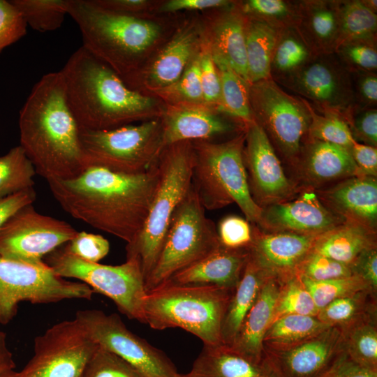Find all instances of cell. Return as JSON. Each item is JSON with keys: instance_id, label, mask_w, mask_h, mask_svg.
Instances as JSON below:
<instances>
[{"instance_id": "cell-59", "label": "cell", "mask_w": 377, "mask_h": 377, "mask_svg": "<svg viewBox=\"0 0 377 377\" xmlns=\"http://www.w3.org/2000/svg\"><path fill=\"white\" fill-rule=\"evenodd\" d=\"M234 3V1L227 0H170L161 6L160 10L171 13L182 10L223 9L230 7Z\"/></svg>"}, {"instance_id": "cell-1", "label": "cell", "mask_w": 377, "mask_h": 377, "mask_svg": "<svg viewBox=\"0 0 377 377\" xmlns=\"http://www.w3.org/2000/svg\"><path fill=\"white\" fill-rule=\"evenodd\" d=\"M158 179L156 163L135 174L88 166L75 177L47 183L55 200L72 217L128 244L142 228Z\"/></svg>"}, {"instance_id": "cell-50", "label": "cell", "mask_w": 377, "mask_h": 377, "mask_svg": "<svg viewBox=\"0 0 377 377\" xmlns=\"http://www.w3.org/2000/svg\"><path fill=\"white\" fill-rule=\"evenodd\" d=\"M64 248L71 254L83 260L99 263L109 253L110 243L101 235L77 231Z\"/></svg>"}, {"instance_id": "cell-47", "label": "cell", "mask_w": 377, "mask_h": 377, "mask_svg": "<svg viewBox=\"0 0 377 377\" xmlns=\"http://www.w3.org/2000/svg\"><path fill=\"white\" fill-rule=\"evenodd\" d=\"M297 275L313 281L353 276L350 266L327 256L310 251L299 265Z\"/></svg>"}, {"instance_id": "cell-58", "label": "cell", "mask_w": 377, "mask_h": 377, "mask_svg": "<svg viewBox=\"0 0 377 377\" xmlns=\"http://www.w3.org/2000/svg\"><path fill=\"white\" fill-rule=\"evenodd\" d=\"M105 10L125 15L141 17L148 10L151 1L147 0H91Z\"/></svg>"}, {"instance_id": "cell-17", "label": "cell", "mask_w": 377, "mask_h": 377, "mask_svg": "<svg viewBox=\"0 0 377 377\" xmlns=\"http://www.w3.org/2000/svg\"><path fill=\"white\" fill-rule=\"evenodd\" d=\"M244 161L251 195L262 208L289 200L298 193L285 174L276 150L254 120L246 124Z\"/></svg>"}, {"instance_id": "cell-16", "label": "cell", "mask_w": 377, "mask_h": 377, "mask_svg": "<svg viewBox=\"0 0 377 377\" xmlns=\"http://www.w3.org/2000/svg\"><path fill=\"white\" fill-rule=\"evenodd\" d=\"M77 232L66 221L41 214L29 205L17 212L0 230V256L30 264L41 263Z\"/></svg>"}, {"instance_id": "cell-53", "label": "cell", "mask_w": 377, "mask_h": 377, "mask_svg": "<svg viewBox=\"0 0 377 377\" xmlns=\"http://www.w3.org/2000/svg\"><path fill=\"white\" fill-rule=\"evenodd\" d=\"M27 27L10 1L0 0V52L26 35Z\"/></svg>"}, {"instance_id": "cell-32", "label": "cell", "mask_w": 377, "mask_h": 377, "mask_svg": "<svg viewBox=\"0 0 377 377\" xmlns=\"http://www.w3.org/2000/svg\"><path fill=\"white\" fill-rule=\"evenodd\" d=\"M278 32L263 22L246 17V55L249 84L271 78V61Z\"/></svg>"}, {"instance_id": "cell-2", "label": "cell", "mask_w": 377, "mask_h": 377, "mask_svg": "<svg viewBox=\"0 0 377 377\" xmlns=\"http://www.w3.org/2000/svg\"><path fill=\"white\" fill-rule=\"evenodd\" d=\"M20 146L47 182L77 177L85 169L80 128L68 105L60 71L34 86L20 112Z\"/></svg>"}, {"instance_id": "cell-37", "label": "cell", "mask_w": 377, "mask_h": 377, "mask_svg": "<svg viewBox=\"0 0 377 377\" xmlns=\"http://www.w3.org/2000/svg\"><path fill=\"white\" fill-rule=\"evenodd\" d=\"M313 56L295 27L279 30L271 61L274 80L296 71Z\"/></svg>"}, {"instance_id": "cell-18", "label": "cell", "mask_w": 377, "mask_h": 377, "mask_svg": "<svg viewBox=\"0 0 377 377\" xmlns=\"http://www.w3.org/2000/svg\"><path fill=\"white\" fill-rule=\"evenodd\" d=\"M345 221L325 207L313 188L263 207L256 226L265 232L319 236Z\"/></svg>"}, {"instance_id": "cell-46", "label": "cell", "mask_w": 377, "mask_h": 377, "mask_svg": "<svg viewBox=\"0 0 377 377\" xmlns=\"http://www.w3.org/2000/svg\"><path fill=\"white\" fill-rule=\"evenodd\" d=\"M80 377L146 376L121 357L98 346Z\"/></svg>"}, {"instance_id": "cell-22", "label": "cell", "mask_w": 377, "mask_h": 377, "mask_svg": "<svg viewBox=\"0 0 377 377\" xmlns=\"http://www.w3.org/2000/svg\"><path fill=\"white\" fill-rule=\"evenodd\" d=\"M199 32L194 26L184 28L161 50L149 68L124 80L135 90L141 84L154 93L175 83L200 47Z\"/></svg>"}, {"instance_id": "cell-11", "label": "cell", "mask_w": 377, "mask_h": 377, "mask_svg": "<svg viewBox=\"0 0 377 377\" xmlns=\"http://www.w3.org/2000/svg\"><path fill=\"white\" fill-rule=\"evenodd\" d=\"M249 89L254 120L276 151L295 168L310 123L305 102L286 93L272 78L249 84Z\"/></svg>"}, {"instance_id": "cell-4", "label": "cell", "mask_w": 377, "mask_h": 377, "mask_svg": "<svg viewBox=\"0 0 377 377\" xmlns=\"http://www.w3.org/2000/svg\"><path fill=\"white\" fill-rule=\"evenodd\" d=\"M67 13L80 30L82 46L123 80L142 68L161 34L154 21L105 10L91 0H67Z\"/></svg>"}, {"instance_id": "cell-61", "label": "cell", "mask_w": 377, "mask_h": 377, "mask_svg": "<svg viewBox=\"0 0 377 377\" xmlns=\"http://www.w3.org/2000/svg\"><path fill=\"white\" fill-rule=\"evenodd\" d=\"M343 377H377V371L368 370L359 367L352 374Z\"/></svg>"}, {"instance_id": "cell-26", "label": "cell", "mask_w": 377, "mask_h": 377, "mask_svg": "<svg viewBox=\"0 0 377 377\" xmlns=\"http://www.w3.org/2000/svg\"><path fill=\"white\" fill-rule=\"evenodd\" d=\"M295 29L313 55L335 53L341 43L339 0L297 1Z\"/></svg>"}, {"instance_id": "cell-60", "label": "cell", "mask_w": 377, "mask_h": 377, "mask_svg": "<svg viewBox=\"0 0 377 377\" xmlns=\"http://www.w3.org/2000/svg\"><path fill=\"white\" fill-rule=\"evenodd\" d=\"M15 371V363L7 346L6 334L0 331V377Z\"/></svg>"}, {"instance_id": "cell-29", "label": "cell", "mask_w": 377, "mask_h": 377, "mask_svg": "<svg viewBox=\"0 0 377 377\" xmlns=\"http://www.w3.org/2000/svg\"><path fill=\"white\" fill-rule=\"evenodd\" d=\"M269 368L265 355L262 362L257 363L229 346L204 345L191 370L181 377H267Z\"/></svg>"}, {"instance_id": "cell-30", "label": "cell", "mask_w": 377, "mask_h": 377, "mask_svg": "<svg viewBox=\"0 0 377 377\" xmlns=\"http://www.w3.org/2000/svg\"><path fill=\"white\" fill-rule=\"evenodd\" d=\"M376 247V230L353 222L343 221L318 236L311 251L350 267L363 252Z\"/></svg>"}, {"instance_id": "cell-28", "label": "cell", "mask_w": 377, "mask_h": 377, "mask_svg": "<svg viewBox=\"0 0 377 377\" xmlns=\"http://www.w3.org/2000/svg\"><path fill=\"white\" fill-rule=\"evenodd\" d=\"M281 285V282L273 277L265 281L229 346L235 352L257 363L262 362L265 358L263 339L272 322Z\"/></svg>"}, {"instance_id": "cell-20", "label": "cell", "mask_w": 377, "mask_h": 377, "mask_svg": "<svg viewBox=\"0 0 377 377\" xmlns=\"http://www.w3.org/2000/svg\"><path fill=\"white\" fill-rule=\"evenodd\" d=\"M344 352L339 327H329L289 348L265 350V355L282 377H318Z\"/></svg>"}, {"instance_id": "cell-48", "label": "cell", "mask_w": 377, "mask_h": 377, "mask_svg": "<svg viewBox=\"0 0 377 377\" xmlns=\"http://www.w3.org/2000/svg\"><path fill=\"white\" fill-rule=\"evenodd\" d=\"M335 53L350 73H376V44L344 41L338 46Z\"/></svg>"}, {"instance_id": "cell-55", "label": "cell", "mask_w": 377, "mask_h": 377, "mask_svg": "<svg viewBox=\"0 0 377 377\" xmlns=\"http://www.w3.org/2000/svg\"><path fill=\"white\" fill-rule=\"evenodd\" d=\"M353 275L362 279L377 295V247L363 252L350 266Z\"/></svg>"}, {"instance_id": "cell-5", "label": "cell", "mask_w": 377, "mask_h": 377, "mask_svg": "<svg viewBox=\"0 0 377 377\" xmlns=\"http://www.w3.org/2000/svg\"><path fill=\"white\" fill-rule=\"evenodd\" d=\"M233 290L210 285L164 283L146 293L145 324L157 330L179 327L206 346L223 344L222 324Z\"/></svg>"}, {"instance_id": "cell-40", "label": "cell", "mask_w": 377, "mask_h": 377, "mask_svg": "<svg viewBox=\"0 0 377 377\" xmlns=\"http://www.w3.org/2000/svg\"><path fill=\"white\" fill-rule=\"evenodd\" d=\"M27 26L40 31L59 29L67 13V0H11Z\"/></svg>"}, {"instance_id": "cell-42", "label": "cell", "mask_w": 377, "mask_h": 377, "mask_svg": "<svg viewBox=\"0 0 377 377\" xmlns=\"http://www.w3.org/2000/svg\"><path fill=\"white\" fill-rule=\"evenodd\" d=\"M303 100L310 114L307 139L337 145L349 150L355 140L346 119L338 114L319 112Z\"/></svg>"}, {"instance_id": "cell-38", "label": "cell", "mask_w": 377, "mask_h": 377, "mask_svg": "<svg viewBox=\"0 0 377 377\" xmlns=\"http://www.w3.org/2000/svg\"><path fill=\"white\" fill-rule=\"evenodd\" d=\"M339 18L341 43L358 41L376 44L377 15L361 0H339Z\"/></svg>"}, {"instance_id": "cell-43", "label": "cell", "mask_w": 377, "mask_h": 377, "mask_svg": "<svg viewBox=\"0 0 377 377\" xmlns=\"http://www.w3.org/2000/svg\"><path fill=\"white\" fill-rule=\"evenodd\" d=\"M318 311L309 290L300 277L295 274L281 282L272 322L290 314L317 316Z\"/></svg>"}, {"instance_id": "cell-51", "label": "cell", "mask_w": 377, "mask_h": 377, "mask_svg": "<svg viewBox=\"0 0 377 377\" xmlns=\"http://www.w3.org/2000/svg\"><path fill=\"white\" fill-rule=\"evenodd\" d=\"M200 76L203 101L219 110L221 101V80L218 69L207 45H200Z\"/></svg>"}, {"instance_id": "cell-7", "label": "cell", "mask_w": 377, "mask_h": 377, "mask_svg": "<svg viewBox=\"0 0 377 377\" xmlns=\"http://www.w3.org/2000/svg\"><path fill=\"white\" fill-rule=\"evenodd\" d=\"M193 161L191 141L167 146L159 156L158 179L147 216L139 235L126 247V257L138 258L145 284L161 253L172 216L191 188Z\"/></svg>"}, {"instance_id": "cell-9", "label": "cell", "mask_w": 377, "mask_h": 377, "mask_svg": "<svg viewBox=\"0 0 377 377\" xmlns=\"http://www.w3.org/2000/svg\"><path fill=\"white\" fill-rule=\"evenodd\" d=\"M86 168L98 166L135 174L145 172L163 149L161 118L106 130H81Z\"/></svg>"}, {"instance_id": "cell-39", "label": "cell", "mask_w": 377, "mask_h": 377, "mask_svg": "<svg viewBox=\"0 0 377 377\" xmlns=\"http://www.w3.org/2000/svg\"><path fill=\"white\" fill-rule=\"evenodd\" d=\"M35 168L19 145L0 156V199L33 188Z\"/></svg>"}, {"instance_id": "cell-45", "label": "cell", "mask_w": 377, "mask_h": 377, "mask_svg": "<svg viewBox=\"0 0 377 377\" xmlns=\"http://www.w3.org/2000/svg\"><path fill=\"white\" fill-rule=\"evenodd\" d=\"M168 104L204 103L200 76V50L182 75L171 86L156 92Z\"/></svg>"}, {"instance_id": "cell-24", "label": "cell", "mask_w": 377, "mask_h": 377, "mask_svg": "<svg viewBox=\"0 0 377 377\" xmlns=\"http://www.w3.org/2000/svg\"><path fill=\"white\" fill-rule=\"evenodd\" d=\"M295 168L313 189L361 176L348 149L309 139L306 140L302 147Z\"/></svg>"}, {"instance_id": "cell-62", "label": "cell", "mask_w": 377, "mask_h": 377, "mask_svg": "<svg viewBox=\"0 0 377 377\" xmlns=\"http://www.w3.org/2000/svg\"><path fill=\"white\" fill-rule=\"evenodd\" d=\"M362 3L369 10L376 13L377 1L376 0H361Z\"/></svg>"}, {"instance_id": "cell-57", "label": "cell", "mask_w": 377, "mask_h": 377, "mask_svg": "<svg viewBox=\"0 0 377 377\" xmlns=\"http://www.w3.org/2000/svg\"><path fill=\"white\" fill-rule=\"evenodd\" d=\"M36 199L33 188L22 191L0 199V230L20 209L32 203Z\"/></svg>"}, {"instance_id": "cell-8", "label": "cell", "mask_w": 377, "mask_h": 377, "mask_svg": "<svg viewBox=\"0 0 377 377\" xmlns=\"http://www.w3.org/2000/svg\"><path fill=\"white\" fill-rule=\"evenodd\" d=\"M217 228L205 215L193 187L175 212L157 262L145 281L149 292L219 246Z\"/></svg>"}, {"instance_id": "cell-64", "label": "cell", "mask_w": 377, "mask_h": 377, "mask_svg": "<svg viewBox=\"0 0 377 377\" xmlns=\"http://www.w3.org/2000/svg\"><path fill=\"white\" fill-rule=\"evenodd\" d=\"M16 372H17V371H15V372L8 374L5 375V376H1V377H15V374H16Z\"/></svg>"}, {"instance_id": "cell-31", "label": "cell", "mask_w": 377, "mask_h": 377, "mask_svg": "<svg viewBox=\"0 0 377 377\" xmlns=\"http://www.w3.org/2000/svg\"><path fill=\"white\" fill-rule=\"evenodd\" d=\"M270 276L251 258L233 290L223 318V344L230 346L246 315L254 304L265 281Z\"/></svg>"}, {"instance_id": "cell-21", "label": "cell", "mask_w": 377, "mask_h": 377, "mask_svg": "<svg viewBox=\"0 0 377 377\" xmlns=\"http://www.w3.org/2000/svg\"><path fill=\"white\" fill-rule=\"evenodd\" d=\"M317 237L265 232L254 226L249 257L270 277L283 282L297 274L299 265L311 251Z\"/></svg>"}, {"instance_id": "cell-56", "label": "cell", "mask_w": 377, "mask_h": 377, "mask_svg": "<svg viewBox=\"0 0 377 377\" xmlns=\"http://www.w3.org/2000/svg\"><path fill=\"white\" fill-rule=\"evenodd\" d=\"M349 152L356 164L361 176H377L376 147L355 142Z\"/></svg>"}, {"instance_id": "cell-44", "label": "cell", "mask_w": 377, "mask_h": 377, "mask_svg": "<svg viewBox=\"0 0 377 377\" xmlns=\"http://www.w3.org/2000/svg\"><path fill=\"white\" fill-rule=\"evenodd\" d=\"M300 279L311 294L318 310L335 300L360 291L372 292L362 279L355 275L324 281H313L303 277Z\"/></svg>"}, {"instance_id": "cell-63", "label": "cell", "mask_w": 377, "mask_h": 377, "mask_svg": "<svg viewBox=\"0 0 377 377\" xmlns=\"http://www.w3.org/2000/svg\"><path fill=\"white\" fill-rule=\"evenodd\" d=\"M266 357V356H265ZM268 360V359H267ZM269 363V368L267 375V377H282L278 371L274 367L270 361L268 360Z\"/></svg>"}, {"instance_id": "cell-13", "label": "cell", "mask_w": 377, "mask_h": 377, "mask_svg": "<svg viewBox=\"0 0 377 377\" xmlns=\"http://www.w3.org/2000/svg\"><path fill=\"white\" fill-rule=\"evenodd\" d=\"M98 346L75 318L59 322L35 338L32 357L15 377H80Z\"/></svg>"}, {"instance_id": "cell-15", "label": "cell", "mask_w": 377, "mask_h": 377, "mask_svg": "<svg viewBox=\"0 0 377 377\" xmlns=\"http://www.w3.org/2000/svg\"><path fill=\"white\" fill-rule=\"evenodd\" d=\"M75 318L99 346L116 354L146 377H181L160 350L129 330L116 313L80 310Z\"/></svg>"}, {"instance_id": "cell-34", "label": "cell", "mask_w": 377, "mask_h": 377, "mask_svg": "<svg viewBox=\"0 0 377 377\" xmlns=\"http://www.w3.org/2000/svg\"><path fill=\"white\" fill-rule=\"evenodd\" d=\"M213 59L221 80L219 111L247 124L253 120L249 101V83L226 62Z\"/></svg>"}, {"instance_id": "cell-36", "label": "cell", "mask_w": 377, "mask_h": 377, "mask_svg": "<svg viewBox=\"0 0 377 377\" xmlns=\"http://www.w3.org/2000/svg\"><path fill=\"white\" fill-rule=\"evenodd\" d=\"M340 330L348 357L362 368L377 371V315Z\"/></svg>"}, {"instance_id": "cell-3", "label": "cell", "mask_w": 377, "mask_h": 377, "mask_svg": "<svg viewBox=\"0 0 377 377\" xmlns=\"http://www.w3.org/2000/svg\"><path fill=\"white\" fill-rule=\"evenodd\" d=\"M60 72L80 130L111 129L163 114L158 99L128 87L109 66L82 46Z\"/></svg>"}, {"instance_id": "cell-6", "label": "cell", "mask_w": 377, "mask_h": 377, "mask_svg": "<svg viewBox=\"0 0 377 377\" xmlns=\"http://www.w3.org/2000/svg\"><path fill=\"white\" fill-rule=\"evenodd\" d=\"M191 142L194 156L191 184L203 207L214 210L235 202L246 219L257 225L263 208L250 191L244 161L245 129L221 142Z\"/></svg>"}, {"instance_id": "cell-10", "label": "cell", "mask_w": 377, "mask_h": 377, "mask_svg": "<svg viewBox=\"0 0 377 377\" xmlns=\"http://www.w3.org/2000/svg\"><path fill=\"white\" fill-rule=\"evenodd\" d=\"M44 262L59 276L80 280L94 291L113 301L119 311L130 319L145 324L143 302L146 295L145 278L135 256H127L119 265L83 260L64 246L48 254Z\"/></svg>"}, {"instance_id": "cell-49", "label": "cell", "mask_w": 377, "mask_h": 377, "mask_svg": "<svg viewBox=\"0 0 377 377\" xmlns=\"http://www.w3.org/2000/svg\"><path fill=\"white\" fill-rule=\"evenodd\" d=\"M216 228L219 243L226 248L249 249L252 243L253 227L242 217L227 216L221 220Z\"/></svg>"}, {"instance_id": "cell-25", "label": "cell", "mask_w": 377, "mask_h": 377, "mask_svg": "<svg viewBox=\"0 0 377 377\" xmlns=\"http://www.w3.org/2000/svg\"><path fill=\"white\" fill-rule=\"evenodd\" d=\"M249 258V249H232L219 244L205 258L176 273L166 283L210 285L234 290Z\"/></svg>"}, {"instance_id": "cell-27", "label": "cell", "mask_w": 377, "mask_h": 377, "mask_svg": "<svg viewBox=\"0 0 377 377\" xmlns=\"http://www.w3.org/2000/svg\"><path fill=\"white\" fill-rule=\"evenodd\" d=\"M246 16L237 3L224 8L213 20L205 44L213 58L226 62L247 82L246 55Z\"/></svg>"}, {"instance_id": "cell-23", "label": "cell", "mask_w": 377, "mask_h": 377, "mask_svg": "<svg viewBox=\"0 0 377 377\" xmlns=\"http://www.w3.org/2000/svg\"><path fill=\"white\" fill-rule=\"evenodd\" d=\"M316 193L325 207L345 221L376 231V177H352L318 189Z\"/></svg>"}, {"instance_id": "cell-33", "label": "cell", "mask_w": 377, "mask_h": 377, "mask_svg": "<svg viewBox=\"0 0 377 377\" xmlns=\"http://www.w3.org/2000/svg\"><path fill=\"white\" fill-rule=\"evenodd\" d=\"M330 326L317 316L290 314L272 323L263 339L264 351L289 348L304 341Z\"/></svg>"}, {"instance_id": "cell-35", "label": "cell", "mask_w": 377, "mask_h": 377, "mask_svg": "<svg viewBox=\"0 0 377 377\" xmlns=\"http://www.w3.org/2000/svg\"><path fill=\"white\" fill-rule=\"evenodd\" d=\"M376 315V295L364 290L334 300L319 310L317 318L330 327L343 329Z\"/></svg>"}, {"instance_id": "cell-14", "label": "cell", "mask_w": 377, "mask_h": 377, "mask_svg": "<svg viewBox=\"0 0 377 377\" xmlns=\"http://www.w3.org/2000/svg\"><path fill=\"white\" fill-rule=\"evenodd\" d=\"M319 112L344 118L355 106L351 73L336 53L313 55L303 66L274 80Z\"/></svg>"}, {"instance_id": "cell-54", "label": "cell", "mask_w": 377, "mask_h": 377, "mask_svg": "<svg viewBox=\"0 0 377 377\" xmlns=\"http://www.w3.org/2000/svg\"><path fill=\"white\" fill-rule=\"evenodd\" d=\"M355 106L360 108H376V73H351Z\"/></svg>"}, {"instance_id": "cell-19", "label": "cell", "mask_w": 377, "mask_h": 377, "mask_svg": "<svg viewBox=\"0 0 377 377\" xmlns=\"http://www.w3.org/2000/svg\"><path fill=\"white\" fill-rule=\"evenodd\" d=\"M163 148L184 141L210 140L239 133L246 125L203 103L168 104L161 117Z\"/></svg>"}, {"instance_id": "cell-41", "label": "cell", "mask_w": 377, "mask_h": 377, "mask_svg": "<svg viewBox=\"0 0 377 377\" xmlns=\"http://www.w3.org/2000/svg\"><path fill=\"white\" fill-rule=\"evenodd\" d=\"M237 3L246 17L263 22L278 31L295 27L297 1L248 0Z\"/></svg>"}, {"instance_id": "cell-12", "label": "cell", "mask_w": 377, "mask_h": 377, "mask_svg": "<svg viewBox=\"0 0 377 377\" xmlns=\"http://www.w3.org/2000/svg\"><path fill=\"white\" fill-rule=\"evenodd\" d=\"M94 291L82 282L57 276L45 263L30 264L0 256V323L15 316L19 303L48 304L90 300Z\"/></svg>"}, {"instance_id": "cell-52", "label": "cell", "mask_w": 377, "mask_h": 377, "mask_svg": "<svg viewBox=\"0 0 377 377\" xmlns=\"http://www.w3.org/2000/svg\"><path fill=\"white\" fill-rule=\"evenodd\" d=\"M354 140L377 147V110L355 106L345 117Z\"/></svg>"}]
</instances>
